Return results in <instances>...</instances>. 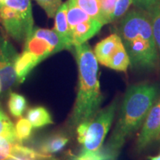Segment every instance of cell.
Wrapping results in <instances>:
<instances>
[{
    "label": "cell",
    "mask_w": 160,
    "mask_h": 160,
    "mask_svg": "<svg viewBox=\"0 0 160 160\" xmlns=\"http://www.w3.org/2000/svg\"><path fill=\"white\" fill-rule=\"evenodd\" d=\"M27 119L35 128L53 124V119L48 111L42 106L30 109L27 113Z\"/></svg>",
    "instance_id": "15"
},
{
    "label": "cell",
    "mask_w": 160,
    "mask_h": 160,
    "mask_svg": "<svg viewBox=\"0 0 160 160\" xmlns=\"http://www.w3.org/2000/svg\"><path fill=\"white\" fill-rule=\"evenodd\" d=\"M157 96L155 86L132 85L126 91L115 128L104 150L115 160L122 147L139 128L153 106Z\"/></svg>",
    "instance_id": "1"
},
{
    "label": "cell",
    "mask_w": 160,
    "mask_h": 160,
    "mask_svg": "<svg viewBox=\"0 0 160 160\" xmlns=\"http://www.w3.org/2000/svg\"><path fill=\"white\" fill-rule=\"evenodd\" d=\"M2 91V81L1 79H0V93H1Z\"/></svg>",
    "instance_id": "29"
},
{
    "label": "cell",
    "mask_w": 160,
    "mask_h": 160,
    "mask_svg": "<svg viewBox=\"0 0 160 160\" xmlns=\"http://www.w3.org/2000/svg\"><path fill=\"white\" fill-rule=\"evenodd\" d=\"M160 135V102L153 105L144 122L141 133L137 142L138 150L148 146Z\"/></svg>",
    "instance_id": "8"
},
{
    "label": "cell",
    "mask_w": 160,
    "mask_h": 160,
    "mask_svg": "<svg viewBox=\"0 0 160 160\" xmlns=\"http://www.w3.org/2000/svg\"><path fill=\"white\" fill-rule=\"evenodd\" d=\"M119 35L128 54L131 67L154 68L159 59V52L148 12L138 9L126 13L120 22Z\"/></svg>",
    "instance_id": "3"
},
{
    "label": "cell",
    "mask_w": 160,
    "mask_h": 160,
    "mask_svg": "<svg viewBox=\"0 0 160 160\" xmlns=\"http://www.w3.org/2000/svg\"><path fill=\"white\" fill-rule=\"evenodd\" d=\"M33 128L28 119L25 118H20L15 126L17 141L19 143H22L24 141L28 139L32 133Z\"/></svg>",
    "instance_id": "20"
},
{
    "label": "cell",
    "mask_w": 160,
    "mask_h": 160,
    "mask_svg": "<svg viewBox=\"0 0 160 160\" xmlns=\"http://www.w3.org/2000/svg\"><path fill=\"white\" fill-rule=\"evenodd\" d=\"M104 25L94 19L78 24L71 30V35L73 45L85 43L95 36L101 30Z\"/></svg>",
    "instance_id": "10"
},
{
    "label": "cell",
    "mask_w": 160,
    "mask_h": 160,
    "mask_svg": "<svg viewBox=\"0 0 160 160\" xmlns=\"http://www.w3.org/2000/svg\"><path fill=\"white\" fill-rule=\"evenodd\" d=\"M5 160H23V159H19V158H17V157H12V156H11V157L7 158V159H5Z\"/></svg>",
    "instance_id": "27"
},
{
    "label": "cell",
    "mask_w": 160,
    "mask_h": 160,
    "mask_svg": "<svg viewBox=\"0 0 160 160\" xmlns=\"http://www.w3.org/2000/svg\"><path fill=\"white\" fill-rule=\"evenodd\" d=\"M79 70L78 92L70 119V127L77 128L81 123L93 119L102 102L98 79V61L87 42L73 46Z\"/></svg>",
    "instance_id": "2"
},
{
    "label": "cell",
    "mask_w": 160,
    "mask_h": 160,
    "mask_svg": "<svg viewBox=\"0 0 160 160\" xmlns=\"http://www.w3.org/2000/svg\"><path fill=\"white\" fill-rule=\"evenodd\" d=\"M13 144L8 140L0 137V160H5L11 157Z\"/></svg>",
    "instance_id": "25"
},
{
    "label": "cell",
    "mask_w": 160,
    "mask_h": 160,
    "mask_svg": "<svg viewBox=\"0 0 160 160\" xmlns=\"http://www.w3.org/2000/svg\"><path fill=\"white\" fill-rule=\"evenodd\" d=\"M8 105L12 116L14 117H20L26 108L27 101L22 95L12 92L10 94Z\"/></svg>",
    "instance_id": "19"
},
{
    "label": "cell",
    "mask_w": 160,
    "mask_h": 160,
    "mask_svg": "<svg viewBox=\"0 0 160 160\" xmlns=\"http://www.w3.org/2000/svg\"><path fill=\"white\" fill-rule=\"evenodd\" d=\"M68 5L67 2L62 3L58 9L55 15V25L53 30L61 37L67 49H71L73 47L72 43L71 30H70L67 19Z\"/></svg>",
    "instance_id": "11"
},
{
    "label": "cell",
    "mask_w": 160,
    "mask_h": 160,
    "mask_svg": "<svg viewBox=\"0 0 160 160\" xmlns=\"http://www.w3.org/2000/svg\"><path fill=\"white\" fill-rule=\"evenodd\" d=\"M71 1L76 5L83 10L92 19L97 20L103 25L108 24L102 11L99 0H71Z\"/></svg>",
    "instance_id": "14"
},
{
    "label": "cell",
    "mask_w": 160,
    "mask_h": 160,
    "mask_svg": "<svg viewBox=\"0 0 160 160\" xmlns=\"http://www.w3.org/2000/svg\"><path fill=\"white\" fill-rule=\"evenodd\" d=\"M6 0H0V3H5Z\"/></svg>",
    "instance_id": "30"
},
{
    "label": "cell",
    "mask_w": 160,
    "mask_h": 160,
    "mask_svg": "<svg viewBox=\"0 0 160 160\" xmlns=\"http://www.w3.org/2000/svg\"><path fill=\"white\" fill-rule=\"evenodd\" d=\"M133 3V0H116V4L113 14H112L111 22L117 21L127 13L130 6Z\"/></svg>",
    "instance_id": "23"
},
{
    "label": "cell",
    "mask_w": 160,
    "mask_h": 160,
    "mask_svg": "<svg viewBox=\"0 0 160 160\" xmlns=\"http://www.w3.org/2000/svg\"><path fill=\"white\" fill-rule=\"evenodd\" d=\"M117 108V102L99 111L93 119L77 126L78 142L82 145L81 153H97L102 148Z\"/></svg>",
    "instance_id": "5"
},
{
    "label": "cell",
    "mask_w": 160,
    "mask_h": 160,
    "mask_svg": "<svg viewBox=\"0 0 160 160\" xmlns=\"http://www.w3.org/2000/svg\"><path fill=\"white\" fill-rule=\"evenodd\" d=\"M159 137H160V135H159Z\"/></svg>",
    "instance_id": "31"
},
{
    "label": "cell",
    "mask_w": 160,
    "mask_h": 160,
    "mask_svg": "<svg viewBox=\"0 0 160 160\" xmlns=\"http://www.w3.org/2000/svg\"><path fill=\"white\" fill-rule=\"evenodd\" d=\"M133 4L138 9L150 13L160 6V0H133Z\"/></svg>",
    "instance_id": "24"
},
{
    "label": "cell",
    "mask_w": 160,
    "mask_h": 160,
    "mask_svg": "<svg viewBox=\"0 0 160 160\" xmlns=\"http://www.w3.org/2000/svg\"><path fill=\"white\" fill-rule=\"evenodd\" d=\"M66 2L68 5L67 19L70 30H71L78 24L91 19V17L83 10L76 5L71 0H68Z\"/></svg>",
    "instance_id": "18"
},
{
    "label": "cell",
    "mask_w": 160,
    "mask_h": 160,
    "mask_svg": "<svg viewBox=\"0 0 160 160\" xmlns=\"http://www.w3.org/2000/svg\"><path fill=\"white\" fill-rule=\"evenodd\" d=\"M40 160H59V159H58L57 158H55V157H52L51 155H48V156H47V157H46L43 158V159H40Z\"/></svg>",
    "instance_id": "26"
},
{
    "label": "cell",
    "mask_w": 160,
    "mask_h": 160,
    "mask_svg": "<svg viewBox=\"0 0 160 160\" xmlns=\"http://www.w3.org/2000/svg\"><path fill=\"white\" fill-rule=\"evenodd\" d=\"M0 22L13 39L25 42L34 28L31 0H6L0 3Z\"/></svg>",
    "instance_id": "4"
},
{
    "label": "cell",
    "mask_w": 160,
    "mask_h": 160,
    "mask_svg": "<svg viewBox=\"0 0 160 160\" xmlns=\"http://www.w3.org/2000/svg\"><path fill=\"white\" fill-rule=\"evenodd\" d=\"M148 13L151 17L153 37L160 57V6Z\"/></svg>",
    "instance_id": "21"
},
{
    "label": "cell",
    "mask_w": 160,
    "mask_h": 160,
    "mask_svg": "<svg viewBox=\"0 0 160 160\" xmlns=\"http://www.w3.org/2000/svg\"><path fill=\"white\" fill-rule=\"evenodd\" d=\"M39 62L31 53L23 51L16 62L15 71L19 83H22L29 73L37 66Z\"/></svg>",
    "instance_id": "13"
},
{
    "label": "cell",
    "mask_w": 160,
    "mask_h": 160,
    "mask_svg": "<svg viewBox=\"0 0 160 160\" xmlns=\"http://www.w3.org/2000/svg\"><path fill=\"white\" fill-rule=\"evenodd\" d=\"M19 53L8 39L0 37V79L2 90H8L19 84L15 71Z\"/></svg>",
    "instance_id": "7"
},
{
    "label": "cell",
    "mask_w": 160,
    "mask_h": 160,
    "mask_svg": "<svg viewBox=\"0 0 160 160\" xmlns=\"http://www.w3.org/2000/svg\"><path fill=\"white\" fill-rule=\"evenodd\" d=\"M66 49L62 39L53 29L33 28L25 40L24 51L37 58L40 63L49 56Z\"/></svg>",
    "instance_id": "6"
},
{
    "label": "cell",
    "mask_w": 160,
    "mask_h": 160,
    "mask_svg": "<svg viewBox=\"0 0 160 160\" xmlns=\"http://www.w3.org/2000/svg\"><path fill=\"white\" fill-rule=\"evenodd\" d=\"M119 34L113 33L100 41L94 48V54L98 62L107 67L111 58L122 45Z\"/></svg>",
    "instance_id": "9"
},
{
    "label": "cell",
    "mask_w": 160,
    "mask_h": 160,
    "mask_svg": "<svg viewBox=\"0 0 160 160\" xmlns=\"http://www.w3.org/2000/svg\"><path fill=\"white\" fill-rule=\"evenodd\" d=\"M69 141L65 134L57 133L42 140L38 145V151L46 155H51L62 151Z\"/></svg>",
    "instance_id": "12"
},
{
    "label": "cell",
    "mask_w": 160,
    "mask_h": 160,
    "mask_svg": "<svg viewBox=\"0 0 160 160\" xmlns=\"http://www.w3.org/2000/svg\"><path fill=\"white\" fill-rule=\"evenodd\" d=\"M0 137L8 140L11 143H19L16 136L15 126L0 105Z\"/></svg>",
    "instance_id": "16"
},
{
    "label": "cell",
    "mask_w": 160,
    "mask_h": 160,
    "mask_svg": "<svg viewBox=\"0 0 160 160\" xmlns=\"http://www.w3.org/2000/svg\"><path fill=\"white\" fill-rule=\"evenodd\" d=\"M151 160H160V155L157 156V157H151Z\"/></svg>",
    "instance_id": "28"
},
{
    "label": "cell",
    "mask_w": 160,
    "mask_h": 160,
    "mask_svg": "<svg viewBox=\"0 0 160 160\" xmlns=\"http://www.w3.org/2000/svg\"><path fill=\"white\" fill-rule=\"evenodd\" d=\"M49 18H53L62 4V0H36Z\"/></svg>",
    "instance_id": "22"
},
{
    "label": "cell",
    "mask_w": 160,
    "mask_h": 160,
    "mask_svg": "<svg viewBox=\"0 0 160 160\" xmlns=\"http://www.w3.org/2000/svg\"><path fill=\"white\" fill-rule=\"evenodd\" d=\"M130 65H131V62H130L128 54L122 44L113 55V57L111 58L107 67L115 71H126Z\"/></svg>",
    "instance_id": "17"
}]
</instances>
